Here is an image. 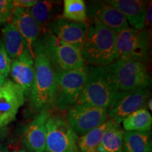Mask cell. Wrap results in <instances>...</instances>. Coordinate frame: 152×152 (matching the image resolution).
<instances>
[{
  "instance_id": "obj_15",
  "label": "cell",
  "mask_w": 152,
  "mask_h": 152,
  "mask_svg": "<svg viewBox=\"0 0 152 152\" xmlns=\"http://www.w3.org/2000/svg\"><path fill=\"white\" fill-rule=\"evenodd\" d=\"M51 115L49 110L39 112L26 127L23 142L30 152H44L46 144V122Z\"/></svg>"
},
{
  "instance_id": "obj_25",
  "label": "cell",
  "mask_w": 152,
  "mask_h": 152,
  "mask_svg": "<svg viewBox=\"0 0 152 152\" xmlns=\"http://www.w3.org/2000/svg\"><path fill=\"white\" fill-rule=\"evenodd\" d=\"M11 58L6 52L2 41L0 40V75L7 77L10 73Z\"/></svg>"
},
{
  "instance_id": "obj_13",
  "label": "cell",
  "mask_w": 152,
  "mask_h": 152,
  "mask_svg": "<svg viewBox=\"0 0 152 152\" xmlns=\"http://www.w3.org/2000/svg\"><path fill=\"white\" fill-rule=\"evenodd\" d=\"M91 20H96L114 33L128 28V23L122 13L106 1L95 3L88 9Z\"/></svg>"
},
{
  "instance_id": "obj_1",
  "label": "cell",
  "mask_w": 152,
  "mask_h": 152,
  "mask_svg": "<svg viewBox=\"0 0 152 152\" xmlns=\"http://www.w3.org/2000/svg\"><path fill=\"white\" fill-rule=\"evenodd\" d=\"M35 79L30 93V106L36 112L53 106L56 91V71L45 54L39 39L33 46Z\"/></svg>"
},
{
  "instance_id": "obj_33",
  "label": "cell",
  "mask_w": 152,
  "mask_h": 152,
  "mask_svg": "<svg viewBox=\"0 0 152 152\" xmlns=\"http://www.w3.org/2000/svg\"><path fill=\"white\" fill-rule=\"evenodd\" d=\"M12 152H28L25 149H20V150H16V151H13Z\"/></svg>"
},
{
  "instance_id": "obj_20",
  "label": "cell",
  "mask_w": 152,
  "mask_h": 152,
  "mask_svg": "<svg viewBox=\"0 0 152 152\" xmlns=\"http://www.w3.org/2000/svg\"><path fill=\"white\" fill-rule=\"evenodd\" d=\"M123 151V152H151V133L134 131L125 132Z\"/></svg>"
},
{
  "instance_id": "obj_30",
  "label": "cell",
  "mask_w": 152,
  "mask_h": 152,
  "mask_svg": "<svg viewBox=\"0 0 152 152\" xmlns=\"http://www.w3.org/2000/svg\"><path fill=\"white\" fill-rule=\"evenodd\" d=\"M0 152H9L8 144L4 142L0 144Z\"/></svg>"
},
{
  "instance_id": "obj_23",
  "label": "cell",
  "mask_w": 152,
  "mask_h": 152,
  "mask_svg": "<svg viewBox=\"0 0 152 152\" xmlns=\"http://www.w3.org/2000/svg\"><path fill=\"white\" fill-rule=\"evenodd\" d=\"M56 4V3L53 1H38L33 7L29 9L41 33H44L48 28L49 21L54 15Z\"/></svg>"
},
{
  "instance_id": "obj_2",
  "label": "cell",
  "mask_w": 152,
  "mask_h": 152,
  "mask_svg": "<svg viewBox=\"0 0 152 152\" xmlns=\"http://www.w3.org/2000/svg\"><path fill=\"white\" fill-rule=\"evenodd\" d=\"M117 33L91 20L85 43L80 49L84 62L90 66H108L118 59Z\"/></svg>"
},
{
  "instance_id": "obj_3",
  "label": "cell",
  "mask_w": 152,
  "mask_h": 152,
  "mask_svg": "<svg viewBox=\"0 0 152 152\" xmlns=\"http://www.w3.org/2000/svg\"><path fill=\"white\" fill-rule=\"evenodd\" d=\"M118 92L116 80L109 66H89L86 83L77 104L108 108Z\"/></svg>"
},
{
  "instance_id": "obj_19",
  "label": "cell",
  "mask_w": 152,
  "mask_h": 152,
  "mask_svg": "<svg viewBox=\"0 0 152 152\" xmlns=\"http://www.w3.org/2000/svg\"><path fill=\"white\" fill-rule=\"evenodd\" d=\"M125 131L120 124L112 121L111 124L104 133L99 145L98 152H123Z\"/></svg>"
},
{
  "instance_id": "obj_31",
  "label": "cell",
  "mask_w": 152,
  "mask_h": 152,
  "mask_svg": "<svg viewBox=\"0 0 152 152\" xmlns=\"http://www.w3.org/2000/svg\"><path fill=\"white\" fill-rule=\"evenodd\" d=\"M5 81H6V77H4L3 75H0V88H1V86H2Z\"/></svg>"
},
{
  "instance_id": "obj_22",
  "label": "cell",
  "mask_w": 152,
  "mask_h": 152,
  "mask_svg": "<svg viewBox=\"0 0 152 152\" xmlns=\"http://www.w3.org/2000/svg\"><path fill=\"white\" fill-rule=\"evenodd\" d=\"M111 123V120L109 119L103 125L96 127L84 135L80 137L77 140V146L81 152H98V147L104 133Z\"/></svg>"
},
{
  "instance_id": "obj_4",
  "label": "cell",
  "mask_w": 152,
  "mask_h": 152,
  "mask_svg": "<svg viewBox=\"0 0 152 152\" xmlns=\"http://www.w3.org/2000/svg\"><path fill=\"white\" fill-rule=\"evenodd\" d=\"M38 39L56 72L77 69L86 66L80 49L61 41L48 29Z\"/></svg>"
},
{
  "instance_id": "obj_14",
  "label": "cell",
  "mask_w": 152,
  "mask_h": 152,
  "mask_svg": "<svg viewBox=\"0 0 152 152\" xmlns=\"http://www.w3.org/2000/svg\"><path fill=\"white\" fill-rule=\"evenodd\" d=\"M10 73L15 84L22 89L25 94L29 95L35 79L34 58L29 50L11 61Z\"/></svg>"
},
{
  "instance_id": "obj_18",
  "label": "cell",
  "mask_w": 152,
  "mask_h": 152,
  "mask_svg": "<svg viewBox=\"0 0 152 152\" xmlns=\"http://www.w3.org/2000/svg\"><path fill=\"white\" fill-rule=\"evenodd\" d=\"M2 42L10 58H18L28 50L27 43L12 23L2 29Z\"/></svg>"
},
{
  "instance_id": "obj_5",
  "label": "cell",
  "mask_w": 152,
  "mask_h": 152,
  "mask_svg": "<svg viewBox=\"0 0 152 152\" xmlns=\"http://www.w3.org/2000/svg\"><path fill=\"white\" fill-rule=\"evenodd\" d=\"M88 66L56 72V91L53 107L66 111L77 104L87 77Z\"/></svg>"
},
{
  "instance_id": "obj_9",
  "label": "cell",
  "mask_w": 152,
  "mask_h": 152,
  "mask_svg": "<svg viewBox=\"0 0 152 152\" xmlns=\"http://www.w3.org/2000/svg\"><path fill=\"white\" fill-rule=\"evenodd\" d=\"M151 95L149 88L118 92L107 108L108 117L118 124L130 114L141 109H147V104Z\"/></svg>"
},
{
  "instance_id": "obj_24",
  "label": "cell",
  "mask_w": 152,
  "mask_h": 152,
  "mask_svg": "<svg viewBox=\"0 0 152 152\" xmlns=\"http://www.w3.org/2000/svg\"><path fill=\"white\" fill-rule=\"evenodd\" d=\"M60 18L75 23H89L85 2L83 0H65Z\"/></svg>"
},
{
  "instance_id": "obj_11",
  "label": "cell",
  "mask_w": 152,
  "mask_h": 152,
  "mask_svg": "<svg viewBox=\"0 0 152 152\" xmlns=\"http://www.w3.org/2000/svg\"><path fill=\"white\" fill-rule=\"evenodd\" d=\"M25 102L23 90L11 80H6L0 88V127H7L16 118Z\"/></svg>"
},
{
  "instance_id": "obj_6",
  "label": "cell",
  "mask_w": 152,
  "mask_h": 152,
  "mask_svg": "<svg viewBox=\"0 0 152 152\" xmlns=\"http://www.w3.org/2000/svg\"><path fill=\"white\" fill-rule=\"evenodd\" d=\"M109 66L116 80L118 92L149 88L151 85V76L144 62L117 59Z\"/></svg>"
},
{
  "instance_id": "obj_10",
  "label": "cell",
  "mask_w": 152,
  "mask_h": 152,
  "mask_svg": "<svg viewBox=\"0 0 152 152\" xmlns=\"http://www.w3.org/2000/svg\"><path fill=\"white\" fill-rule=\"evenodd\" d=\"M66 118L77 137L84 135L109 120L107 108L77 104L68 110Z\"/></svg>"
},
{
  "instance_id": "obj_27",
  "label": "cell",
  "mask_w": 152,
  "mask_h": 152,
  "mask_svg": "<svg viewBox=\"0 0 152 152\" xmlns=\"http://www.w3.org/2000/svg\"><path fill=\"white\" fill-rule=\"evenodd\" d=\"M37 0H13L14 8L30 9L37 3Z\"/></svg>"
},
{
  "instance_id": "obj_28",
  "label": "cell",
  "mask_w": 152,
  "mask_h": 152,
  "mask_svg": "<svg viewBox=\"0 0 152 152\" xmlns=\"http://www.w3.org/2000/svg\"><path fill=\"white\" fill-rule=\"evenodd\" d=\"M151 1H150L149 7L147 8V13H146V18H145V26H151Z\"/></svg>"
},
{
  "instance_id": "obj_7",
  "label": "cell",
  "mask_w": 152,
  "mask_h": 152,
  "mask_svg": "<svg viewBox=\"0 0 152 152\" xmlns=\"http://www.w3.org/2000/svg\"><path fill=\"white\" fill-rule=\"evenodd\" d=\"M46 130L44 152H80L78 137L64 118L51 115L46 122Z\"/></svg>"
},
{
  "instance_id": "obj_26",
  "label": "cell",
  "mask_w": 152,
  "mask_h": 152,
  "mask_svg": "<svg viewBox=\"0 0 152 152\" xmlns=\"http://www.w3.org/2000/svg\"><path fill=\"white\" fill-rule=\"evenodd\" d=\"M14 9L12 0H0V23L11 19Z\"/></svg>"
},
{
  "instance_id": "obj_12",
  "label": "cell",
  "mask_w": 152,
  "mask_h": 152,
  "mask_svg": "<svg viewBox=\"0 0 152 152\" xmlns=\"http://www.w3.org/2000/svg\"><path fill=\"white\" fill-rule=\"evenodd\" d=\"M89 23H75L59 18L52 21L48 26L49 31L57 38L80 49L84 45Z\"/></svg>"
},
{
  "instance_id": "obj_16",
  "label": "cell",
  "mask_w": 152,
  "mask_h": 152,
  "mask_svg": "<svg viewBox=\"0 0 152 152\" xmlns=\"http://www.w3.org/2000/svg\"><path fill=\"white\" fill-rule=\"evenodd\" d=\"M11 20L12 23L25 39L28 50L34 57L33 46L39 37L41 30L30 14L29 9L14 8Z\"/></svg>"
},
{
  "instance_id": "obj_21",
  "label": "cell",
  "mask_w": 152,
  "mask_h": 152,
  "mask_svg": "<svg viewBox=\"0 0 152 152\" xmlns=\"http://www.w3.org/2000/svg\"><path fill=\"white\" fill-rule=\"evenodd\" d=\"M122 123L126 131L147 132L151 129L152 117L149 111L144 108L130 114Z\"/></svg>"
},
{
  "instance_id": "obj_32",
  "label": "cell",
  "mask_w": 152,
  "mask_h": 152,
  "mask_svg": "<svg viewBox=\"0 0 152 152\" xmlns=\"http://www.w3.org/2000/svg\"><path fill=\"white\" fill-rule=\"evenodd\" d=\"M147 106L148 107V109L150 110V111H151L152 110V99L151 98H150V99H149V101H148V102L147 104Z\"/></svg>"
},
{
  "instance_id": "obj_29",
  "label": "cell",
  "mask_w": 152,
  "mask_h": 152,
  "mask_svg": "<svg viewBox=\"0 0 152 152\" xmlns=\"http://www.w3.org/2000/svg\"><path fill=\"white\" fill-rule=\"evenodd\" d=\"M8 134L9 130L7 127H0V144L3 143Z\"/></svg>"
},
{
  "instance_id": "obj_17",
  "label": "cell",
  "mask_w": 152,
  "mask_h": 152,
  "mask_svg": "<svg viewBox=\"0 0 152 152\" xmlns=\"http://www.w3.org/2000/svg\"><path fill=\"white\" fill-rule=\"evenodd\" d=\"M105 1L118 9L132 28L140 30L145 27L147 13L145 1L141 0H109Z\"/></svg>"
},
{
  "instance_id": "obj_8",
  "label": "cell",
  "mask_w": 152,
  "mask_h": 152,
  "mask_svg": "<svg viewBox=\"0 0 152 152\" xmlns=\"http://www.w3.org/2000/svg\"><path fill=\"white\" fill-rule=\"evenodd\" d=\"M118 59H133L144 62L149 50V32L128 28L117 33Z\"/></svg>"
}]
</instances>
